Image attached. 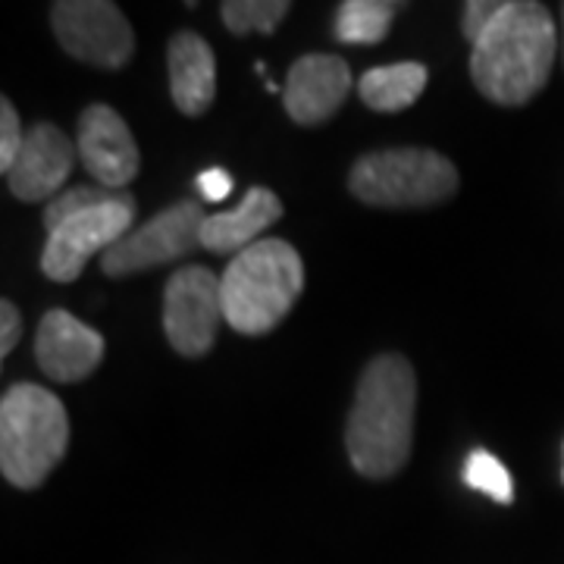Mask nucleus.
<instances>
[{
  "label": "nucleus",
  "instance_id": "1",
  "mask_svg": "<svg viewBox=\"0 0 564 564\" xmlns=\"http://www.w3.org/2000/svg\"><path fill=\"white\" fill-rule=\"evenodd\" d=\"M558 51L562 32L543 3L508 0L484 39L470 44V76L484 98L518 107L549 82Z\"/></svg>",
  "mask_w": 564,
  "mask_h": 564
},
{
  "label": "nucleus",
  "instance_id": "2",
  "mask_svg": "<svg viewBox=\"0 0 564 564\" xmlns=\"http://www.w3.org/2000/svg\"><path fill=\"white\" fill-rule=\"evenodd\" d=\"M417 377L402 355H380L367 364L345 426V448L355 470L383 480L399 474L414 440Z\"/></svg>",
  "mask_w": 564,
  "mask_h": 564
},
{
  "label": "nucleus",
  "instance_id": "3",
  "mask_svg": "<svg viewBox=\"0 0 564 564\" xmlns=\"http://www.w3.org/2000/svg\"><path fill=\"white\" fill-rule=\"evenodd\" d=\"M302 285L299 251L282 239H261L223 270V321L242 336H263L292 311Z\"/></svg>",
  "mask_w": 564,
  "mask_h": 564
},
{
  "label": "nucleus",
  "instance_id": "4",
  "mask_svg": "<svg viewBox=\"0 0 564 564\" xmlns=\"http://www.w3.org/2000/svg\"><path fill=\"white\" fill-rule=\"evenodd\" d=\"M69 448L63 402L35 383L10 386L0 399V470L17 489H35Z\"/></svg>",
  "mask_w": 564,
  "mask_h": 564
},
{
  "label": "nucleus",
  "instance_id": "5",
  "mask_svg": "<svg viewBox=\"0 0 564 564\" xmlns=\"http://www.w3.org/2000/svg\"><path fill=\"white\" fill-rule=\"evenodd\" d=\"M348 188L370 207H430L458 192V170L430 148H389L364 154Z\"/></svg>",
  "mask_w": 564,
  "mask_h": 564
},
{
  "label": "nucleus",
  "instance_id": "6",
  "mask_svg": "<svg viewBox=\"0 0 564 564\" xmlns=\"http://www.w3.org/2000/svg\"><path fill=\"white\" fill-rule=\"evenodd\" d=\"M132 220H135V198L129 192L63 220L57 229L47 232V242L41 251L44 276L54 282L79 280L85 263L98 251L107 254L113 245L132 232Z\"/></svg>",
  "mask_w": 564,
  "mask_h": 564
},
{
  "label": "nucleus",
  "instance_id": "7",
  "mask_svg": "<svg viewBox=\"0 0 564 564\" xmlns=\"http://www.w3.org/2000/svg\"><path fill=\"white\" fill-rule=\"evenodd\" d=\"M204 220L207 214L202 204L192 198L176 202L113 245L101 258L104 273L117 280V276H132L141 270H154L161 263L188 258L195 248H202Z\"/></svg>",
  "mask_w": 564,
  "mask_h": 564
},
{
  "label": "nucleus",
  "instance_id": "8",
  "mask_svg": "<svg viewBox=\"0 0 564 564\" xmlns=\"http://www.w3.org/2000/svg\"><path fill=\"white\" fill-rule=\"evenodd\" d=\"M51 22L63 51L88 66L122 69L135 51L132 25L117 3L61 0L51 7Z\"/></svg>",
  "mask_w": 564,
  "mask_h": 564
},
{
  "label": "nucleus",
  "instance_id": "9",
  "mask_svg": "<svg viewBox=\"0 0 564 564\" xmlns=\"http://www.w3.org/2000/svg\"><path fill=\"white\" fill-rule=\"evenodd\" d=\"M223 321L220 280L207 267H182L163 292V333L185 358H202Z\"/></svg>",
  "mask_w": 564,
  "mask_h": 564
},
{
  "label": "nucleus",
  "instance_id": "10",
  "mask_svg": "<svg viewBox=\"0 0 564 564\" xmlns=\"http://www.w3.org/2000/svg\"><path fill=\"white\" fill-rule=\"evenodd\" d=\"M79 148L82 163L104 188L126 192L141 170L139 144L132 139L129 126L120 113L107 104H91L79 120Z\"/></svg>",
  "mask_w": 564,
  "mask_h": 564
},
{
  "label": "nucleus",
  "instance_id": "11",
  "mask_svg": "<svg viewBox=\"0 0 564 564\" xmlns=\"http://www.w3.org/2000/svg\"><path fill=\"white\" fill-rule=\"evenodd\" d=\"M76 154L79 148L54 122H35L25 132L13 170L7 173L10 192L20 202H44V198L54 202L61 195L63 182L73 173Z\"/></svg>",
  "mask_w": 564,
  "mask_h": 564
},
{
  "label": "nucleus",
  "instance_id": "12",
  "mask_svg": "<svg viewBox=\"0 0 564 564\" xmlns=\"http://www.w3.org/2000/svg\"><path fill=\"white\" fill-rule=\"evenodd\" d=\"M35 358L57 383H79L104 361V336L69 311H47L39 323Z\"/></svg>",
  "mask_w": 564,
  "mask_h": 564
},
{
  "label": "nucleus",
  "instance_id": "13",
  "mask_svg": "<svg viewBox=\"0 0 564 564\" xmlns=\"http://www.w3.org/2000/svg\"><path fill=\"white\" fill-rule=\"evenodd\" d=\"M348 91H351L348 63L333 54H307L292 63L282 88V104L295 122L317 126L343 107Z\"/></svg>",
  "mask_w": 564,
  "mask_h": 564
},
{
  "label": "nucleus",
  "instance_id": "14",
  "mask_svg": "<svg viewBox=\"0 0 564 564\" xmlns=\"http://www.w3.org/2000/svg\"><path fill=\"white\" fill-rule=\"evenodd\" d=\"M170 95L185 117H202L217 98V57L198 32H176L166 51Z\"/></svg>",
  "mask_w": 564,
  "mask_h": 564
},
{
  "label": "nucleus",
  "instance_id": "15",
  "mask_svg": "<svg viewBox=\"0 0 564 564\" xmlns=\"http://www.w3.org/2000/svg\"><path fill=\"white\" fill-rule=\"evenodd\" d=\"M282 217V202L263 185L248 188L239 207L226 214H207L202 229V248L214 254H242L245 248L258 245L263 229H270Z\"/></svg>",
  "mask_w": 564,
  "mask_h": 564
},
{
  "label": "nucleus",
  "instance_id": "16",
  "mask_svg": "<svg viewBox=\"0 0 564 564\" xmlns=\"http://www.w3.org/2000/svg\"><path fill=\"white\" fill-rule=\"evenodd\" d=\"M426 79H430V73L423 63L404 61L392 63V66H377L361 76L358 95L377 113H399L421 98Z\"/></svg>",
  "mask_w": 564,
  "mask_h": 564
},
{
  "label": "nucleus",
  "instance_id": "17",
  "mask_svg": "<svg viewBox=\"0 0 564 564\" xmlns=\"http://www.w3.org/2000/svg\"><path fill=\"white\" fill-rule=\"evenodd\" d=\"M399 3L386 0H345L336 13V39L345 44H377L389 35Z\"/></svg>",
  "mask_w": 564,
  "mask_h": 564
},
{
  "label": "nucleus",
  "instance_id": "18",
  "mask_svg": "<svg viewBox=\"0 0 564 564\" xmlns=\"http://www.w3.org/2000/svg\"><path fill=\"white\" fill-rule=\"evenodd\" d=\"M292 7L285 0H226L220 7L223 25L232 35H251V32H276Z\"/></svg>",
  "mask_w": 564,
  "mask_h": 564
},
{
  "label": "nucleus",
  "instance_id": "19",
  "mask_svg": "<svg viewBox=\"0 0 564 564\" xmlns=\"http://www.w3.org/2000/svg\"><path fill=\"white\" fill-rule=\"evenodd\" d=\"M462 477H464V484L470 486V489L484 492V496H489L492 502H499V505L514 502V480H511L508 467H505L492 452H486V448H474V452L464 458Z\"/></svg>",
  "mask_w": 564,
  "mask_h": 564
},
{
  "label": "nucleus",
  "instance_id": "20",
  "mask_svg": "<svg viewBox=\"0 0 564 564\" xmlns=\"http://www.w3.org/2000/svg\"><path fill=\"white\" fill-rule=\"evenodd\" d=\"M122 192L117 188H104V185H76V188H66L61 192L54 202L44 207V229L51 232V229H57L63 220H69V217H76L82 210H91V207H98V204L113 202V198H120Z\"/></svg>",
  "mask_w": 564,
  "mask_h": 564
},
{
  "label": "nucleus",
  "instance_id": "21",
  "mask_svg": "<svg viewBox=\"0 0 564 564\" xmlns=\"http://www.w3.org/2000/svg\"><path fill=\"white\" fill-rule=\"evenodd\" d=\"M22 141H25V132H22L17 107L10 104V98H0V170L3 173L13 170L22 151Z\"/></svg>",
  "mask_w": 564,
  "mask_h": 564
},
{
  "label": "nucleus",
  "instance_id": "22",
  "mask_svg": "<svg viewBox=\"0 0 564 564\" xmlns=\"http://www.w3.org/2000/svg\"><path fill=\"white\" fill-rule=\"evenodd\" d=\"M505 3H496V0H470L467 7H464V39L470 41V44H477V41L484 39V32L496 22V17L502 13Z\"/></svg>",
  "mask_w": 564,
  "mask_h": 564
},
{
  "label": "nucleus",
  "instance_id": "23",
  "mask_svg": "<svg viewBox=\"0 0 564 564\" xmlns=\"http://www.w3.org/2000/svg\"><path fill=\"white\" fill-rule=\"evenodd\" d=\"M195 188L202 192L204 202H210V204L226 202V198H229V192H232V176H229L223 166H210V170L198 173Z\"/></svg>",
  "mask_w": 564,
  "mask_h": 564
},
{
  "label": "nucleus",
  "instance_id": "24",
  "mask_svg": "<svg viewBox=\"0 0 564 564\" xmlns=\"http://www.w3.org/2000/svg\"><path fill=\"white\" fill-rule=\"evenodd\" d=\"M20 333H22V317L20 311H17V304L13 302H0V355L7 358L17 343H20Z\"/></svg>",
  "mask_w": 564,
  "mask_h": 564
},
{
  "label": "nucleus",
  "instance_id": "25",
  "mask_svg": "<svg viewBox=\"0 0 564 564\" xmlns=\"http://www.w3.org/2000/svg\"><path fill=\"white\" fill-rule=\"evenodd\" d=\"M562 61H564V10H562Z\"/></svg>",
  "mask_w": 564,
  "mask_h": 564
}]
</instances>
